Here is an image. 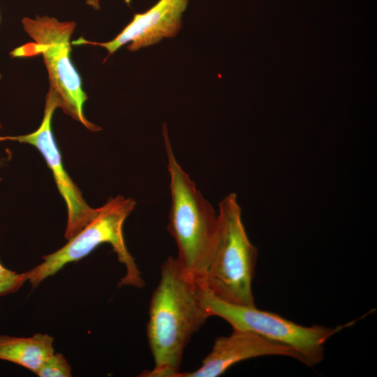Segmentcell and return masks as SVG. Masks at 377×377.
Listing matches in <instances>:
<instances>
[{"label":"cell","mask_w":377,"mask_h":377,"mask_svg":"<svg viewBox=\"0 0 377 377\" xmlns=\"http://www.w3.org/2000/svg\"><path fill=\"white\" fill-rule=\"evenodd\" d=\"M60 107V98L53 89L49 88L45 97L43 118L39 127L26 135L0 136V142L15 141L29 144L35 147L42 154L67 207L68 219L64 236L68 240L94 217L98 208L88 205L63 165L61 153L51 128L54 112Z\"/></svg>","instance_id":"cell-7"},{"label":"cell","mask_w":377,"mask_h":377,"mask_svg":"<svg viewBox=\"0 0 377 377\" xmlns=\"http://www.w3.org/2000/svg\"><path fill=\"white\" fill-rule=\"evenodd\" d=\"M163 137L171 195L168 230L177 245V262L200 284L218 241L219 214L177 161L165 124Z\"/></svg>","instance_id":"cell-2"},{"label":"cell","mask_w":377,"mask_h":377,"mask_svg":"<svg viewBox=\"0 0 377 377\" xmlns=\"http://www.w3.org/2000/svg\"><path fill=\"white\" fill-rule=\"evenodd\" d=\"M218 214V241L199 285L224 302L256 306L252 282L258 249L246 232L236 193L219 202Z\"/></svg>","instance_id":"cell-3"},{"label":"cell","mask_w":377,"mask_h":377,"mask_svg":"<svg viewBox=\"0 0 377 377\" xmlns=\"http://www.w3.org/2000/svg\"><path fill=\"white\" fill-rule=\"evenodd\" d=\"M85 3L87 6L91 7L96 10L100 9V0H85Z\"/></svg>","instance_id":"cell-13"},{"label":"cell","mask_w":377,"mask_h":377,"mask_svg":"<svg viewBox=\"0 0 377 377\" xmlns=\"http://www.w3.org/2000/svg\"><path fill=\"white\" fill-rule=\"evenodd\" d=\"M39 377H71V367L61 353H54L36 372Z\"/></svg>","instance_id":"cell-11"},{"label":"cell","mask_w":377,"mask_h":377,"mask_svg":"<svg viewBox=\"0 0 377 377\" xmlns=\"http://www.w3.org/2000/svg\"><path fill=\"white\" fill-rule=\"evenodd\" d=\"M201 291L175 258L168 257L149 305L147 334L154 366L140 376H177L186 345L209 317Z\"/></svg>","instance_id":"cell-1"},{"label":"cell","mask_w":377,"mask_h":377,"mask_svg":"<svg viewBox=\"0 0 377 377\" xmlns=\"http://www.w3.org/2000/svg\"><path fill=\"white\" fill-rule=\"evenodd\" d=\"M27 281L25 273H17L0 263V297L18 290Z\"/></svg>","instance_id":"cell-12"},{"label":"cell","mask_w":377,"mask_h":377,"mask_svg":"<svg viewBox=\"0 0 377 377\" xmlns=\"http://www.w3.org/2000/svg\"><path fill=\"white\" fill-rule=\"evenodd\" d=\"M54 338L36 334L31 337L0 335V360L19 364L34 374L54 353Z\"/></svg>","instance_id":"cell-10"},{"label":"cell","mask_w":377,"mask_h":377,"mask_svg":"<svg viewBox=\"0 0 377 377\" xmlns=\"http://www.w3.org/2000/svg\"><path fill=\"white\" fill-rule=\"evenodd\" d=\"M22 24L24 31L34 42L35 53L43 56L49 88L60 98V108L89 131H101L100 126L90 122L84 114V105L88 96L71 57V38L76 22L60 21L48 15H36L34 18L23 17Z\"/></svg>","instance_id":"cell-6"},{"label":"cell","mask_w":377,"mask_h":377,"mask_svg":"<svg viewBox=\"0 0 377 377\" xmlns=\"http://www.w3.org/2000/svg\"><path fill=\"white\" fill-rule=\"evenodd\" d=\"M189 0H159L142 13L134 15L132 20L112 40L98 43L80 38L73 45H94L105 48L108 56L126 43L131 52L158 43L163 38H173L182 27V16Z\"/></svg>","instance_id":"cell-8"},{"label":"cell","mask_w":377,"mask_h":377,"mask_svg":"<svg viewBox=\"0 0 377 377\" xmlns=\"http://www.w3.org/2000/svg\"><path fill=\"white\" fill-rule=\"evenodd\" d=\"M279 355L299 360L291 348L252 332L233 329L228 337H219L201 366L190 372H179L177 377H217L242 361L263 356Z\"/></svg>","instance_id":"cell-9"},{"label":"cell","mask_w":377,"mask_h":377,"mask_svg":"<svg viewBox=\"0 0 377 377\" xmlns=\"http://www.w3.org/2000/svg\"><path fill=\"white\" fill-rule=\"evenodd\" d=\"M202 303L210 316L226 320L233 329L254 332L293 348L299 361L309 367L324 359L325 344L334 334L355 321L328 327L320 325L303 326L275 313L262 311L256 306H244L224 302L202 288Z\"/></svg>","instance_id":"cell-5"},{"label":"cell","mask_w":377,"mask_h":377,"mask_svg":"<svg viewBox=\"0 0 377 377\" xmlns=\"http://www.w3.org/2000/svg\"><path fill=\"white\" fill-rule=\"evenodd\" d=\"M1 75L0 74V80H1Z\"/></svg>","instance_id":"cell-14"},{"label":"cell","mask_w":377,"mask_h":377,"mask_svg":"<svg viewBox=\"0 0 377 377\" xmlns=\"http://www.w3.org/2000/svg\"><path fill=\"white\" fill-rule=\"evenodd\" d=\"M136 202L121 195L110 198L98 208L94 217L59 250L42 257L43 263L24 272L33 288L46 278L55 274L68 263L76 262L89 255L99 245L110 244L118 260L126 268L119 286L141 288L145 286L135 262L129 253L124 238L123 226L135 209Z\"/></svg>","instance_id":"cell-4"}]
</instances>
